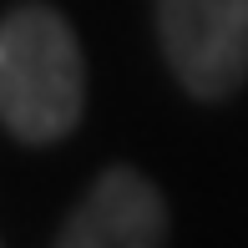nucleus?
Here are the masks:
<instances>
[{"instance_id": "7ed1b4c3", "label": "nucleus", "mask_w": 248, "mask_h": 248, "mask_svg": "<svg viewBox=\"0 0 248 248\" xmlns=\"http://www.w3.org/2000/svg\"><path fill=\"white\" fill-rule=\"evenodd\" d=\"M56 243L66 248H157L167 243V202L132 167H107L92 193L61 223Z\"/></svg>"}, {"instance_id": "f03ea898", "label": "nucleus", "mask_w": 248, "mask_h": 248, "mask_svg": "<svg viewBox=\"0 0 248 248\" xmlns=\"http://www.w3.org/2000/svg\"><path fill=\"white\" fill-rule=\"evenodd\" d=\"M172 76L202 101H223L248 76V0H157Z\"/></svg>"}, {"instance_id": "f257e3e1", "label": "nucleus", "mask_w": 248, "mask_h": 248, "mask_svg": "<svg viewBox=\"0 0 248 248\" xmlns=\"http://www.w3.org/2000/svg\"><path fill=\"white\" fill-rule=\"evenodd\" d=\"M86 56L61 10L26 0L0 20V122L10 137L46 147L81 122Z\"/></svg>"}]
</instances>
